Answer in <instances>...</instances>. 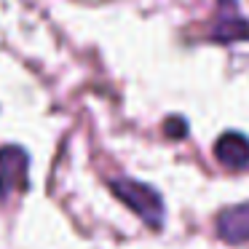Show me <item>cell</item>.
Segmentation results:
<instances>
[{
  "instance_id": "6da1fadb",
  "label": "cell",
  "mask_w": 249,
  "mask_h": 249,
  "mask_svg": "<svg viewBox=\"0 0 249 249\" xmlns=\"http://www.w3.org/2000/svg\"><path fill=\"white\" fill-rule=\"evenodd\" d=\"M110 190L115 193V198L124 201L137 217L147 222L150 228H158L163 222V201L150 185H142L137 179H129V177H121V179H113L110 182Z\"/></svg>"
},
{
  "instance_id": "277c9868",
  "label": "cell",
  "mask_w": 249,
  "mask_h": 249,
  "mask_svg": "<svg viewBox=\"0 0 249 249\" xmlns=\"http://www.w3.org/2000/svg\"><path fill=\"white\" fill-rule=\"evenodd\" d=\"M209 38L217 43H238V40H249V22L238 17L233 0H228V8H220L214 24L209 27Z\"/></svg>"
},
{
  "instance_id": "5b68a950",
  "label": "cell",
  "mask_w": 249,
  "mask_h": 249,
  "mask_svg": "<svg viewBox=\"0 0 249 249\" xmlns=\"http://www.w3.org/2000/svg\"><path fill=\"white\" fill-rule=\"evenodd\" d=\"M214 156L228 169H247L249 166V140L238 131H225L214 142Z\"/></svg>"
},
{
  "instance_id": "8992f818",
  "label": "cell",
  "mask_w": 249,
  "mask_h": 249,
  "mask_svg": "<svg viewBox=\"0 0 249 249\" xmlns=\"http://www.w3.org/2000/svg\"><path fill=\"white\" fill-rule=\"evenodd\" d=\"M166 134L177 140V137L188 134V124H185L182 118H169V121H166Z\"/></svg>"
},
{
  "instance_id": "7a4b0ae2",
  "label": "cell",
  "mask_w": 249,
  "mask_h": 249,
  "mask_svg": "<svg viewBox=\"0 0 249 249\" xmlns=\"http://www.w3.org/2000/svg\"><path fill=\"white\" fill-rule=\"evenodd\" d=\"M27 153L22 147H0V201L27 185Z\"/></svg>"
},
{
  "instance_id": "3957f363",
  "label": "cell",
  "mask_w": 249,
  "mask_h": 249,
  "mask_svg": "<svg viewBox=\"0 0 249 249\" xmlns=\"http://www.w3.org/2000/svg\"><path fill=\"white\" fill-rule=\"evenodd\" d=\"M217 236L225 244H247L249 241V201L228 206L217 214Z\"/></svg>"
}]
</instances>
